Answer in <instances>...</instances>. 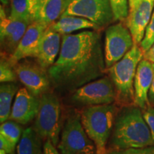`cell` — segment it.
Segmentation results:
<instances>
[{
	"label": "cell",
	"mask_w": 154,
	"mask_h": 154,
	"mask_svg": "<svg viewBox=\"0 0 154 154\" xmlns=\"http://www.w3.org/2000/svg\"><path fill=\"white\" fill-rule=\"evenodd\" d=\"M105 67L99 34L84 31L63 35L59 57L47 74L59 91H73L101 77Z\"/></svg>",
	"instance_id": "cell-1"
},
{
	"label": "cell",
	"mask_w": 154,
	"mask_h": 154,
	"mask_svg": "<svg viewBox=\"0 0 154 154\" xmlns=\"http://www.w3.org/2000/svg\"><path fill=\"white\" fill-rule=\"evenodd\" d=\"M153 145L151 132L140 109L133 106L124 108L116 117L110 148L119 150Z\"/></svg>",
	"instance_id": "cell-2"
},
{
	"label": "cell",
	"mask_w": 154,
	"mask_h": 154,
	"mask_svg": "<svg viewBox=\"0 0 154 154\" xmlns=\"http://www.w3.org/2000/svg\"><path fill=\"white\" fill-rule=\"evenodd\" d=\"M116 117V108L111 103L91 106L82 111V125L95 144L96 154H107V142L112 134Z\"/></svg>",
	"instance_id": "cell-3"
},
{
	"label": "cell",
	"mask_w": 154,
	"mask_h": 154,
	"mask_svg": "<svg viewBox=\"0 0 154 154\" xmlns=\"http://www.w3.org/2000/svg\"><path fill=\"white\" fill-rule=\"evenodd\" d=\"M143 58V51L138 44H134L121 60L108 69L116 92V99L121 103H135V76L138 63Z\"/></svg>",
	"instance_id": "cell-4"
},
{
	"label": "cell",
	"mask_w": 154,
	"mask_h": 154,
	"mask_svg": "<svg viewBox=\"0 0 154 154\" xmlns=\"http://www.w3.org/2000/svg\"><path fill=\"white\" fill-rule=\"evenodd\" d=\"M61 104L57 96L48 92L42 94L33 128L42 138L49 139L57 146L61 131Z\"/></svg>",
	"instance_id": "cell-5"
},
{
	"label": "cell",
	"mask_w": 154,
	"mask_h": 154,
	"mask_svg": "<svg viewBox=\"0 0 154 154\" xmlns=\"http://www.w3.org/2000/svg\"><path fill=\"white\" fill-rule=\"evenodd\" d=\"M58 149L61 154H96L95 144L86 134L81 116L74 114L67 119Z\"/></svg>",
	"instance_id": "cell-6"
},
{
	"label": "cell",
	"mask_w": 154,
	"mask_h": 154,
	"mask_svg": "<svg viewBox=\"0 0 154 154\" xmlns=\"http://www.w3.org/2000/svg\"><path fill=\"white\" fill-rule=\"evenodd\" d=\"M62 16L82 17L91 21L99 29L114 20L109 0H69Z\"/></svg>",
	"instance_id": "cell-7"
},
{
	"label": "cell",
	"mask_w": 154,
	"mask_h": 154,
	"mask_svg": "<svg viewBox=\"0 0 154 154\" xmlns=\"http://www.w3.org/2000/svg\"><path fill=\"white\" fill-rule=\"evenodd\" d=\"M71 99L74 103L88 106L111 104L116 100V92L110 77L104 76L77 88Z\"/></svg>",
	"instance_id": "cell-8"
},
{
	"label": "cell",
	"mask_w": 154,
	"mask_h": 154,
	"mask_svg": "<svg viewBox=\"0 0 154 154\" xmlns=\"http://www.w3.org/2000/svg\"><path fill=\"white\" fill-rule=\"evenodd\" d=\"M134 42L128 27L121 23L111 25L105 34L104 61L109 69L118 62L130 51Z\"/></svg>",
	"instance_id": "cell-9"
},
{
	"label": "cell",
	"mask_w": 154,
	"mask_h": 154,
	"mask_svg": "<svg viewBox=\"0 0 154 154\" xmlns=\"http://www.w3.org/2000/svg\"><path fill=\"white\" fill-rule=\"evenodd\" d=\"M14 67L19 81L31 94L39 98L47 93L51 82L45 69L39 64L24 61L17 63Z\"/></svg>",
	"instance_id": "cell-10"
},
{
	"label": "cell",
	"mask_w": 154,
	"mask_h": 154,
	"mask_svg": "<svg viewBox=\"0 0 154 154\" xmlns=\"http://www.w3.org/2000/svg\"><path fill=\"white\" fill-rule=\"evenodd\" d=\"M0 39L2 52L11 57L31 23L7 17L2 6L0 9Z\"/></svg>",
	"instance_id": "cell-11"
},
{
	"label": "cell",
	"mask_w": 154,
	"mask_h": 154,
	"mask_svg": "<svg viewBox=\"0 0 154 154\" xmlns=\"http://www.w3.org/2000/svg\"><path fill=\"white\" fill-rule=\"evenodd\" d=\"M47 27L45 25L36 22H32L29 25L16 50L8 59L13 66L25 58H36L42 36Z\"/></svg>",
	"instance_id": "cell-12"
},
{
	"label": "cell",
	"mask_w": 154,
	"mask_h": 154,
	"mask_svg": "<svg viewBox=\"0 0 154 154\" xmlns=\"http://www.w3.org/2000/svg\"><path fill=\"white\" fill-rule=\"evenodd\" d=\"M39 107V98L32 94L26 88L19 89L11 108L9 120L24 125L36 118Z\"/></svg>",
	"instance_id": "cell-13"
},
{
	"label": "cell",
	"mask_w": 154,
	"mask_h": 154,
	"mask_svg": "<svg viewBox=\"0 0 154 154\" xmlns=\"http://www.w3.org/2000/svg\"><path fill=\"white\" fill-rule=\"evenodd\" d=\"M153 8L154 0H141L134 10L129 11L126 19V26L131 34L134 44L140 45L143 40Z\"/></svg>",
	"instance_id": "cell-14"
},
{
	"label": "cell",
	"mask_w": 154,
	"mask_h": 154,
	"mask_svg": "<svg viewBox=\"0 0 154 154\" xmlns=\"http://www.w3.org/2000/svg\"><path fill=\"white\" fill-rule=\"evenodd\" d=\"M153 78V66L151 61L143 59L138 63L134 79L135 103L142 109L150 105L149 93Z\"/></svg>",
	"instance_id": "cell-15"
},
{
	"label": "cell",
	"mask_w": 154,
	"mask_h": 154,
	"mask_svg": "<svg viewBox=\"0 0 154 154\" xmlns=\"http://www.w3.org/2000/svg\"><path fill=\"white\" fill-rule=\"evenodd\" d=\"M61 46V34L48 26L42 36L36 57L38 63L44 69H48L54 64L60 52Z\"/></svg>",
	"instance_id": "cell-16"
},
{
	"label": "cell",
	"mask_w": 154,
	"mask_h": 154,
	"mask_svg": "<svg viewBox=\"0 0 154 154\" xmlns=\"http://www.w3.org/2000/svg\"><path fill=\"white\" fill-rule=\"evenodd\" d=\"M69 0H36L34 22L49 26L62 16Z\"/></svg>",
	"instance_id": "cell-17"
},
{
	"label": "cell",
	"mask_w": 154,
	"mask_h": 154,
	"mask_svg": "<svg viewBox=\"0 0 154 154\" xmlns=\"http://www.w3.org/2000/svg\"><path fill=\"white\" fill-rule=\"evenodd\" d=\"M49 26L51 29L63 35L84 29H99L91 21L76 16H61L57 22Z\"/></svg>",
	"instance_id": "cell-18"
},
{
	"label": "cell",
	"mask_w": 154,
	"mask_h": 154,
	"mask_svg": "<svg viewBox=\"0 0 154 154\" xmlns=\"http://www.w3.org/2000/svg\"><path fill=\"white\" fill-rule=\"evenodd\" d=\"M42 138L33 128L24 129L17 145V154H44Z\"/></svg>",
	"instance_id": "cell-19"
},
{
	"label": "cell",
	"mask_w": 154,
	"mask_h": 154,
	"mask_svg": "<svg viewBox=\"0 0 154 154\" xmlns=\"http://www.w3.org/2000/svg\"><path fill=\"white\" fill-rule=\"evenodd\" d=\"M19 91V86L14 83H2L0 86V122L9 119L13 98Z\"/></svg>",
	"instance_id": "cell-20"
},
{
	"label": "cell",
	"mask_w": 154,
	"mask_h": 154,
	"mask_svg": "<svg viewBox=\"0 0 154 154\" xmlns=\"http://www.w3.org/2000/svg\"><path fill=\"white\" fill-rule=\"evenodd\" d=\"M35 5L36 0H11L9 17L11 19L33 22Z\"/></svg>",
	"instance_id": "cell-21"
},
{
	"label": "cell",
	"mask_w": 154,
	"mask_h": 154,
	"mask_svg": "<svg viewBox=\"0 0 154 154\" xmlns=\"http://www.w3.org/2000/svg\"><path fill=\"white\" fill-rule=\"evenodd\" d=\"M23 130L20 124L12 120H7L0 126V134L16 146L22 137Z\"/></svg>",
	"instance_id": "cell-22"
},
{
	"label": "cell",
	"mask_w": 154,
	"mask_h": 154,
	"mask_svg": "<svg viewBox=\"0 0 154 154\" xmlns=\"http://www.w3.org/2000/svg\"><path fill=\"white\" fill-rule=\"evenodd\" d=\"M114 21L126 20L129 14L128 0H109Z\"/></svg>",
	"instance_id": "cell-23"
},
{
	"label": "cell",
	"mask_w": 154,
	"mask_h": 154,
	"mask_svg": "<svg viewBox=\"0 0 154 154\" xmlns=\"http://www.w3.org/2000/svg\"><path fill=\"white\" fill-rule=\"evenodd\" d=\"M14 66L8 59L2 58L0 63V82L1 83L14 82L17 80V76L14 70Z\"/></svg>",
	"instance_id": "cell-24"
},
{
	"label": "cell",
	"mask_w": 154,
	"mask_h": 154,
	"mask_svg": "<svg viewBox=\"0 0 154 154\" xmlns=\"http://www.w3.org/2000/svg\"><path fill=\"white\" fill-rule=\"evenodd\" d=\"M154 43V10L152 14L151 19L150 22L146 27L145 35L140 44V47L142 51L146 52L150 47H151L152 44Z\"/></svg>",
	"instance_id": "cell-25"
},
{
	"label": "cell",
	"mask_w": 154,
	"mask_h": 154,
	"mask_svg": "<svg viewBox=\"0 0 154 154\" xmlns=\"http://www.w3.org/2000/svg\"><path fill=\"white\" fill-rule=\"evenodd\" d=\"M107 154H154V145L143 148L111 150L108 151Z\"/></svg>",
	"instance_id": "cell-26"
},
{
	"label": "cell",
	"mask_w": 154,
	"mask_h": 154,
	"mask_svg": "<svg viewBox=\"0 0 154 154\" xmlns=\"http://www.w3.org/2000/svg\"><path fill=\"white\" fill-rule=\"evenodd\" d=\"M143 118L146 124L149 126L152 136L154 140V108L151 105H149L143 113Z\"/></svg>",
	"instance_id": "cell-27"
},
{
	"label": "cell",
	"mask_w": 154,
	"mask_h": 154,
	"mask_svg": "<svg viewBox=\"0 0 154 154\" xmlns=\"http://www.w3.org/2000/svg\"><path fill=\"white\" fill-rule=\"evenodd\" d=\"M15 145L11 143L5 136L0 134V150L5 151L7 153H13L15 149Z\"/></svg>",
	"instance_id": "cell-28"
},
{
	"label": "cell",
	"mask_w": 154,
	"mask_h": 154,
	"mask_svg": "<svg viewBox=\"0 0 154 154\" xmlns=\"http://www.w3.org/2000/svg\"><path fill=\"white\" fill-rule=\"evenodd\" d=\"M49 139H47L44 145V154H60Z\"/></svg>",
	"instance_id": "cell-29"
},
{
	"label": "cell",
	"mask_w": 154,
	"mask_h": 154,
	"mask_svg": "<svg viewBox=\"0 0 154 154\" xmlns=\"http://www.w3.org/2000/svg\"><path fill=\"white\" fill-rule=\"evenodd\" d=\"M143 59L154 63V43L146 52L143 53Z\"/></svg>",
	"instance_id": "cell-30"
},
{
	"label": "cell",
	"mask_w": 154,
	"mask_h": 154,
	"mask_svg": "<svg viewBox=\"0 0 154 154\" xmlns=\"http://www.w3.org/2000/svg\"><path fill=\"white\" fill-rule=\"evenodd\" d=\"M153 82H152V84L150 88V91L149 93V101L150 105L154 106V63H153Z\"/></svg>",
	"instance_id": "cell-31"
},
{
	"label": "cell",
	"mask_w": 154,
	"mask_h": 154,
	"mask_svg": "<svg viewBox=\"0 0 154 154\" xmlns=\"http://www.w3.org/2000/svg\"><path fill=\"white\" fill-rule=\"evenodd\" d=\"M141 0H128V5H129V11L134 10L137 7L138 4Z\"/></svg>",
	"instance_id": "cell-32"
},
{
	"label": "cell",
	"mask_w": 154,
	"mask_h": 154,
	"mask_svg": "<svg viewBox=\"0 0 154 154\" xmlns=\"http://www.w3.org/2000/svg\"><path fill=\"white\" fill-rule=\"evenodd\" d=\"M11 0H1V2L4 6H7L10 4Z\"/></svg>",
	"instance_id": "cell-33"
},
{
	"label": "cell",
	"mask_w": 154,
	"mask_h": 154,
	"mask_svg": "<svg viewBox=\"0 0 154 154\" xmlns=\"http://www.w3.org/2000/svg\"><path fill=\"white\" fill-rule=\"evenodd\" d=\"M9 154H14V152H13V153H9Z\"/></svg>",
	"instance_id": "cell-34"
}]
</instances>
